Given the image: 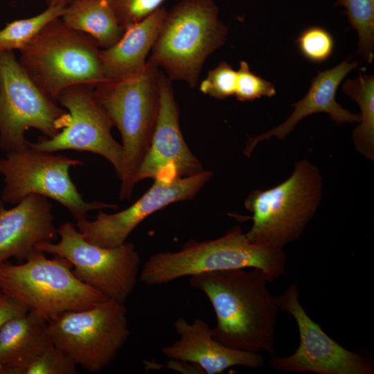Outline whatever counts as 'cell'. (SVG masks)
Listing matches in <instances>:
<instances>
[{"label": "cell", "mask_w": 374, "mask_h": 374, "mask_svg": "<svg viewBox=\"0 0 374 374\" xmlns=\"http://www.w3.org/2000/svg\"><path fill=\"white\" fill-rule=\"evenodd\" d=\"M189 282L213 308L217 323L212 331L217 341L235 350L274 355L280 308L262 270L208 271L190 276Z\"/></svg>", "instance_id": "6da1fadb"}, {"label": "cell", "mask_w": 374, "mask_h": 374, "mask_svg": "<svg viewBox=\"0 0 374 374\" xmlns=\"http://www.w3.org/2000/svg\"><path fill=\"white\" fill-rule=\"evenodd\" d=\"M286 262L283 249L251 241L235 227L214 240H190L178 251L152 254L141 269L139 280L159 285L204 272L256 268L272 282L284 274Z\"/></svg>", "instance_id": "7a4b0ae2"}, {"label": "cell", "mask_w": 374, "mask_h": 374, "mask_svg": "<svg viewBox=\"0 0 374 374\" xmlns=\"http://www.w3.org/2000/svg\"><path fill=\"white\" fill-rule=\"evenodd\" d=\"M160 71L148 60L138 74L93 87L96 100L122 137L121 200L132 197L136 175L150 145L159 109Z\"/></svg>", "instance_id": "3957f363"}, {"label": "cell", "mask_w": 374, "mask_h": 374, "mask_svg": "<svg viewBox=\"0 0 374 374\" xmlns=\"http://www.w3.org/2000/svg\"><path fill=\"white\" fill-rule=\"evenodd\" d=\"M99 48L90 36L68 27L58 17L20 51L18 61L36 87L57 103L60 93L69 87H94L107 80Z\"/></svg>", "instance_id": "277c9868"}, {"label": "cell", "mask_w": 374, "mask_h": 374, "mask_svg": "<svg viewBox=\"0 0 374 374\" xmlns=\"http://www.w3.org/2000/svg\"><path fill=\"white\" fill-rule=\"evenodd\" d=\"M227 33L213 0H181L167 10L149 60L171 81L194 88L206 60L224 44Z\"/></svg>", "instance_id": "5b68a950"}, {"label": "cell", "mask_w": 374, "mask_h": 374, "mask_svg": "<svg viewBox=\"0 0 374 374\" xmlns=\"http://www.w3.org/2000/svg\"><path fill=\"white\" fill-rule=\"evenodd\" d=\"M0 290L47 321L108 299L77 278L66 259L57 256L50 259L36 249L23 263H0Z\"/></svg>", "instance_id": "8992f818"}, {"label": "cell", "mask_w": 374, "mask_h": 374, "mask_svg": "<svg viewBox=\"0 0 374 374\" xmlns=\"http://www.w3.org/2000/svg\"><path fill=\"white\" fill-rule=\"evenodd\" d=\"M322 189L317 166L306 159L297 161L285 181L265 190H254L247 198L244 205L253 213L247 238L280 249L295 241L316 213Z\"/></svg>", "instance_id": "52a82bcc"}, {"label": "cell", "mask_w": 374, "mask_h": 374, "mask_svg": "<svg viewBox=\"0 0 374 374\" xmlns=\"http://www.w3.org/2000/svg\"><path fill=\"white\" fill-rule=\"evenodd\" d=\"M125 303L108 299L91 308L63 312L48 321L51 342L90 373L109 366L128 340Z\"/></svg>", "instance_id": "ba28073f"}, {"label": "cell", "mask_w": 374, "mask_h": 374, "mask_svg": "<svg viewBox=\"0 0 374 374\" xmlns=\"http://www.w3.org/2000/svg\"><path fill=\"white\" fill-rule=\"evenodd\" d=\"M6 153L0 159L3 202L15 205L30 195L44 196L61 204L76 221L86 219L91 211L117 208L114 204L83 199L69 175L71 167L83 164L80 160L30 148Z\"/></svg>", "instance_id": "9c48e42d"}, {"label": "cell", "mask_w": 374, "mask_h": 374, "mask_svg": "<svg viewBox=\"0 0 374 374\" xmlns=\"http://www.w3.org/2000/svg\"><path fill=\"white\" fill-rule=\"evenodd\" d=\"M57 242H41L35 249L62 257L80 281L108 299L125 303L139 279L141 259L130 242L103 247L86 240L70 222L57 229Z\"/></svg>", "instance_id": "30bf717a"}, {"label": "cell", "mask_w": 374, "mask_h": 374, "mask_svg": "<svg viewBox=\"0 0 374 374\" xmlns=\"http://www.w3.org/2000/svg\"><path fill=\"white\" fill-rule=\"evenodd\" d=\"M69 116L30 80L13 51H0V148L6 152L29 148L25 132L35 128L46 138L56 136Z\"/></svg>", "instance_id": "8fae6325"}, {"label": "cell", "mask_w": 374, "mask_h": 374, "mask_svg": "<svg viewBox=\"0 0 374 374\" xmlns=\"http://www.w3.org/2000/svg\"><path fill=\"white\" fill-rule=\"evenodd\" d=\"M297 285L291 283L277 301L280 310L296 323L300 341L296 351L287 357L271 355V366L278 371L317 374H373V362L352 352L330 337L307 314L299 301Z\"/></svg>", "instance_id": "7c38bea8"}, {"label": "cell", "mask_w": 374, "mask_h": 374, "mask_svg": "<svg viewBox=\"0 0 374 374\" xmlns=\"http://www.w3.org/2000/svg\"><path fill=\"white\" fill-rule=\"evenodd\" d=\"M57 103L69 113L65 127L52 138L29 141V148L39 152L72 150L100 155L112 163L120 179L123 147L112 136L114 125L96 100L93 87L84 84L69 87L60 93Z\"/></svg>", "instance_id": "4fadbf2b"}, {"label": "cell", "mask_w": 374, "mask_h": 374, "mask_svg": "<svg viewBox=\"0 0 374 374\" xmlns=\"http://www.w3.org/2000/svg\"><path fill=\"white\" fill-rule=\"evenodd\" d=\"M211 177V172L203 170L172 181L154 180L151 188L128 208L112 214L100 211L93 220H80L75 226L89 242L103 247L119 246L147 217L172 203L193 198Z\"/></svg>", "instance_id": "5bb4252c"}, {"label": "cell", "mask_w": 374, "mask_h": 374, "mask_svg": "<svg viewBox=\"0 0 374 374\" xmlns=\"http://www.w3.org/2000/svg\"><path fill=\"white\" fill-rule=\"evenodd\" d=\"M171 82L160 71L158 117L150 147L136 175V184L145 179L172 181L203 171L184 139Z\"/></svg>", "instance_id": "9a60e30c"}, {"label": "cell", "mask_w": 374, "mask_h": 374, "mask_svg": "<svg viewBox=\"0 0 374 374\" xmlns=\"http://www.w3.org/2000/svg\"><path fill=\"white\" fill-rule=\"evenodd\" d=\"M173 328L179 339L163 347L161 353L170 359L197 366L202 373H221L238 366L258 368L264 364L259 353L235 350L217 341L213 337L212 328L202 319H196L190 323L179 317L174 322Z\"/></svg>", "instance_id": "2e32d148"}, {"label": "cell", "mask_w": 374, "mask_h": 374, "mask_svg": "<svg viewBox=\"0 0 374 374\" xmlns=\"http://www.w3.org/2000/svg\"><path fill=\"white\" fill-rule=\"evenodd\" d=\"M53 204L48 198L30 195L7 208L0 200V263L11 258L26 260L36 244L57 237Z\"/></svg>", "instance_id": "e0dca14e"}, {"label": "cell", "mask_w": 374, "mask_h": 374, "mask_svg": "<svg viewBox=\"0 0 374 374\" xmlns=\"http://www.w3.org/2000/svg\"><path fill=\"white\" fill-rule=\"evenodd\" d=\"M357 66V62H341L336 66L318 71L312 78L306 95L292 104L294 109L292 114L280 125L250 140L246 153L250 154L261 141L272 136L285 139L304 118L316 113L325 112L337 125L346 123H359L360 116L342 107L336 101L337 88L345 77Z\"/></svg>", "instance_id": "ac0fdd59"}, {"label": "cell", "mask_w": 374, "mask_h": 374, "mask_svg": "<svg viewBox=\"0 0 374 374\" xmlns=\"http://www.w3.org/2000/svg\"><path fill=\"white\" fill-rule=\"evenodd\" d=\"M166 12L161 6L143 20L127 27L114 45L100 50L103 73L107 80L126 79L143 70Z\"/></svg>", "instance_id": "d6986e66"}, {"label": "cell", "mask_w": 374, "mask_h": 374, "mask_svg": "<svg viewBox=\"0 0 374 374\" xmlns=\"http://www.w3.org/2000/svg\"><path fill=\"white\" fill-rule=\"evenodd\" d=\"M51 343L48 321L28 312L0 330V374H24Z\"/></svg>", "instance_id": "ffe728a7"}, {"label": "cell", "mask_w": 374, "mask_h": 374, "mask_svg": "<svg viewBox=\"0 0 374 374\" xmlns=\"http://www.w3.org/2000/svg\"><path fill=\"white\" fill-rule=\"evenodd\" d=\"M60 19L68 27L88 35L104 48L116 43L125 31L105 0H75L65 7Z\"/></svg>", "instance_id": "44dd1931"}, {"label": "cell", "mask_w": 374, "mask_h": 374, "mask_svg": "<svg viewBox=\"0 0 374 374\" xmlns=\"http://www.w3.org/2000/svg\"><path fill=\"white\" fill-rule=\"evenodd\" d=\"M342 89L359 106L360 125L353 133L355 149L366 159H374V75L359 73L346 80Z\"/></svg>", "instance_id": "7402d4cb"}, {"label": "cell", "mask_w": 374, "mask_h": 374, "mask_svg": "<svg viewBox=\"0 0 374 374\" xmlns=\"http://www.w3.org/2000/svg\"><path fill=\"white\" fill-rule=\"evenodd\" d=\"M65 7L48 6L37 15L6 24L0 29V51H21L48 23L60 17Z\"/></svg>", "instance_id": "603a6c76"}, {"label": "cell", "mask_w": 374, "mask_h": 374, "mask_svg": "<svg viewBox=\"0 0 374 374\" xmlns=\"http://www.w3.org/2000/svg\"><path fill=\"white\" fill-rule=\"evenodd\" d=\"M345 8L348 21L358 33L357 53L371 64L374 57V0H337Z\"/></svg>", "instance_id": "cb8c5ba5"}, {"label": "cell", "mask_w": 374, "mask_h": 374, "mask_svg": "<svg viewBox=\"0 0 374 374\" xmlns=\"http://www.w3.org/2000/svg\"><path fill=\"white\" fill-rule=\"evenodd\" d=\"M296 42L302 56L313 63L326 62L332 55L335 48L332 35L319 26H311L303 30Z\"/></svg>", "instance_id": "d4e9b609"}, {"label": "cell", "mask_w": 374, "mask_h": 374, "mask_svg": "<svg viewBox=\"0 0 374 374\" xmlns=\"http://www.w3.org/2000/svg\"><path fill=\"white\" fill-rule=\"evenodd\" d=\"M77 366L70 357L51 342L24 374H77Z\"/></svg>", "instance_id": "484cf974"}, {"label": "cell", "mask_w": 374, "mask_h": 374, "mask_svg": "<svg viewBox=\"0 0 374 374\" xmlns=\"http://www.w3.org/2000/svg\"><path fill=\"white\" fill-rule=\"evenodd\" d=\"M237 71L234 96L240 101H250L262 96L271 98L276 93L274 85L251 71L245 61L240 62Z\"/></svg>", "instance_id": "4316f807"}, {"label": "cell", "mask_w": 374, "mask_h": 374, "mask_svg": "<svg viewBox=\"0 0 374 374\" xmlns=\"http://www.w3.org/2000/svg\"><path fill=\"white\" fill-rule=\"evenodd\" d=\"M237 71L227 62H222L210 70L200 82L199 90L217 99L233 96L235 91Z\"/></svg>", "instance_id": "83f0119b"}, {"label": "cell", "mask_w": 374, "mask_h": 374, "mask_svg": "<svg viewBox=\"0 0 374 374\" xmlns=\"http://www.w3.org/2000/svg\"><path fill=\"white\" fill-rule=\"evenodd\" d=\"M113 10L120 25L125 29L162 6L166 0H105Z\"/></svg>", "instance_id": "f1b7e54d"}, {"label": "cell", "mask_w": 374, "mask_h": 374, "mask_svg": "<svg viewBox=\"0 0 374 374\" xmlns=\"http://www.w3.org/2000/svg\"><path fill=\"white\" fill-rule=\"evenodd\" d=\"M28 312L20 303L0 290V330L11 319Z\"/></svg>", "instance_id": "f546056e"}, {"label": "cell", "mask_w": 374, "mask_h": 374, "mask_svg": "<svg viewBox=\"0 0 374 374\" xmlns=\"http://www.w3.org/2000/svg\"><path fill=\"white\" fill-rule=\"evenodd\" d=\"M75 0H44L48 6H66Z\"/></svg>", "instance_id": "4dcf8cb0"}]
</instances>
